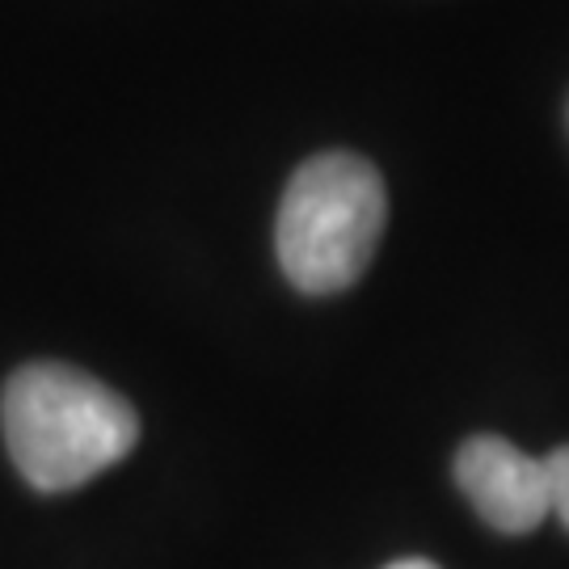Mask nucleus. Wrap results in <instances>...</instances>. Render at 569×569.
<instances>
[{
	"instance_id": "obj_1",
	"label": "nucleus",
	"mask_w": 569,
	"mask_h": 569,
	"mask_svg": "<svg viewBox=\"0 0 569 569\" xmlns=\"http://www.w3.org/2000/svg\"><path fill=\"white\" fill-rule=\"evenodd\" d=\"M4 448L39 493H63L119 465L140 443V418L114 388L68 363H26L0 397Z\"/></svg>"
},
{
	"instance_id": "obj_3",
	"label": "nucleus",
	"mask_w": 569,
	"mask_h": 569,
	"mask_svg": "<svg viewBox=\"0 0 569 569\" xmlns=\"http://www.w3.org/2000/svg\"><path fill=\"white\" fill-rule=\"evenodd\" d=\"M456 481L472 510L502 536H528L549 519L545 460L498 435L468 439L456 456Z\"/></svg>"
},
{
	"instance_id": "obj_5",
	"label": "nucleus",
	"mask_w": 569,
	"mask_h": 569,
	"mask_svg": "<svg viewBox=\"0 0 569 569\" xmlns=\"http://www.w3.org/2000/svg\"><path fill=\"white\" fill-rule=\"evenodd\" d=\"M385 569H439L435 561H427V557H406V561H392V566Z\"/></svg>"
},
{
	"instance_id": "obj_4",
	"label": "nucleus",
	"mask_w": 569,
	"mask_h": 569,
	"mask_svg": "<svg viewBox=\"0 0 569 569\" xmlns=\"http://www.w3.org/2000/svg\"><path fill=\"white\" fill-rule=\"evenodd\" d=\"M545 486H549V515H557L569 531V448L545 456Z\"/></svg>"
},
{
	"instance_id": "obj_2",
	"label": "nucleus",
	"mask_w": 569,
	"mask_h": 569,
	"mask_svg": "<svg viewBox=\"0 0 569 569\" xmlns=\"http://www.w3.org/2000/svg\"><path fill=\"white\" fill-rule=\"evenodd\" d=\"M388 224L380 169L355 152L308 157L283 190L274 253L305 296H338L363 279Z\"/></svg>"
}]
</instances>
